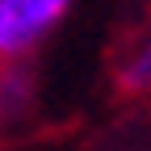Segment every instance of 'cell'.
I'll list each match as a JSON object with an SVG mask.
<instances>
[{
    "label": "cell",
    "mask_w": 151,
    "mask_h": 151,
    "mask_svg": "<svg viewBox=\"0 0 151 151\" xmlns=\"http://www.w3.org/2000/svg\"><path fill=\"white\" fill-rule=\"evenodd\" d=\"M34 97H38L34 59H0V126L25 118L34 109Z\"/></svg>",
    "instance_id": "cell-2"
},
{
    "label": "cell",
    "mask_w": 151,
    "mask_h": 151,
    "mask_svg": "<svg viewBox=\"0 0 151 151\" xmlns=\"http://www.w3.org/2000/svg\"><path fill=\"white\" fill-rule=\"evenodd\" d=\"M67 13L71 0H0V59H34Z\"/></svg>",
    "instance_id": "cell-1"
},
{
    "label": "cell",
    "mask_w": 151,
    "mask_h": 151,
    "mask_svg": "<svg viewBox=\"0 0 151 151\" xmlns=\"http://www.w3.org/2000/svg\"><path fill=\"white\" fill-rule=\"evenodd\" d=\"M118 88L122 92H147L151 88V34L130 46V55L118 63Z\"/></svg>",
    "instance_id": "cell-3"
}]
</instances>
